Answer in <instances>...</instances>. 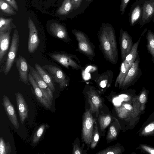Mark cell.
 <instances>
[{
	"label": "cell",
	"instance_id": "cell-1",
	"mask_svg": "<svg viewBox=\"0 0 154 154\" xmlns=\"http://www.w3.org/2000/svg\"><path fill=\"white\" fill-rule=\"evenodd\" d=\"M99 47L105 59L116 65L118 60V51L115 32L108 23H103L98 32Z\"/></svg>",
	"mask_w": 154,
	"mask_h": 154
},
{
	"label": "cell",
	"instance_id": "cell-2",
	"mask_svg": "<svg viewBox=\"0 0 154 154\" xmlns=\"http://www.w3.org/2000/svg\"><path fill=\"white\" fill-rule=\"evenodd\" d=\"M72 32L77 42L76 51L85 55L90 60L94 61L95 46L88 36L84 32L76 29H72Z\"/></svg>",
	"mask_w": 154,
	"mask_h": 154
},
{
	"label": "cell",
	"instance_id": "cell-3",
	"mask_svg": "<svg viewBox=\"0 0 154 154\" xmlns=\"http://www.w3.org/2000/svg\"><path fill=\"white\" fill-rule=\"evenodd\" d=\"M50 57L66 68L70 67L73 69L79 70L82 68L80 61L75 55L65 52L51 53Z\"/></svg>",
	"mask_w": 154,
	"mask_h": 154
},
{
	"label": "cell",
	"instance_id": "cell-4",
	"mask_svg": "<svg viewBox=\"0 0 154 154\" xmlns=\"http://www.w3.org/2000/svg\"><path fill=\"white\" fill-rule=\"evenodd\" d=\"M19 35L17 30L15 29L13 32L11 46L8 54L5 64L3 68V72L6 75L11 70L17 55L19 46Z\"/></svg>",
	"mask_w": 154,
	"mask_h": 154
},
{
	"label": "cell",
	"instance_id": "cell-5",
	"mask_svg": "<svg viewBox=\"0 0 154 154\" xmlns=\"http://www.w3.org/2000/svg\"><path fill=\"white\" fill-rule=\"evenodd\" d=\"M91 113L89 109H87L83 115L82 138L83 141L87 144L91 143L94 134V124L95 120Z\"/></svg>",
	"mask_w": 154,
	"mask_h": 154
},
{
	"label": "cell",
	"instance_id": "cell-6",
	"mask_svg": "<svg viewBox=\"0 0 154 154\" xmlns=\"http://www.w3.org/2000/svg\"><path fill=\"white\" fill-rule=\"evenodd\" d=\"M50 75L53 81L58 83L60 88L67 86L70 78L59 67L52 65H46L42 66Z\"/></svg>",
	"mask_w": 154,
	"mask_h": 154
},
{
	"label": "cell",
	"instance_id": "cell-7",
	"mask_svg": "<svg viewBox=\"0 0 154 154\" xmlns=\"http://www.w3.org/2000/svg\"><path fill=\"white\" fill-rule=\"evenodd\" d=\"M49 28L51 35L62 40L72 47L74 46V44L64 26L56 22H53L50 24Z\"/></svg>",
	"mask_w": 154,
	"mask_h": 154
},
{
	"label": "cell",
	"instance_id": "cell-8",
	"mask_svg": "<svg viewBox=\"0 0 154 154\" xmlns=\"http://www.w3.org/2000/svg\"><path fill=\"white\" fill-rule=\"evenodd\" d=\"M119 33L121 55L122 60L123 61L130 53L133 44L132 37L126 31L121 28Z\"/></svg>",
	"mask_w": 154,
	"mask_h": 154
},
{
	"label": "cell",
	"instance_id": "cell-9",
	"mask_svg": "<svg viewBox=\"0 0 154 154\" xmlns=\"http://www.w3.org/2000/svg\"><path fill=\"white\" fill-rule=\"evenodd\" d=\"M87 87L86 94L90 106L89 110L92 113H95L97 117L98 116L99 108L102 106V101L93 86L87 85Z\"/></svg>",
	"mask_w": 154,
	"mask_h": 154
},
{
	"label": "cell",
	"instance_id": "cell-10",
	"mask_svg": "<svg viewBox=\"0 0 154 154\" xmlns=\"http://www.w3.org/2000/svg\"><path fill=\"white\" fill-rule=\"evenodd\" d=\"M28 26L29 34L28 42V50L30 53H34L38 47L40 40L37 29L33 21L29 17Z\"/></svg>",
	"mask_w": 154,
	"mask_h": 154
},
{
	"label": "cell",
	"instance_id": "cell-11",
	"mask_svg": "<svg viewBox=\"0 0 154 154\" xmlns=\"http://www.w3.org/2000/svg\"><path fill=\"white\" fill-rule=\"evenodd\" d=\"M145 0H136L131 5L128 14L130 25L132 26L139 24L143 14V6Z\"/></svg>",
	"mask_w": 154,
	"mask_h": 154
},
{
	"label": "cell",
	"instance_id": "cell-12",
	"mask_svg": "<svg viewBox=\"0 0 154 154\" xmlns=\"http://www.w3.org/2000/svg\"><path fill=\"white\" fill-rule=\"evenodd\" d=\"M140 62V59L138 55L129 69L121 87L125 88L130 85L139 78L142 74Z\"/></svg>",
	"mask_w": 154,
	"mask_h": 154
},
{
	"label": "cell",
	"instance_id": "cell-13",
	"mask_svg": "<svg viewBox=\"0 0 154 154\" xmlns=\"http://www.w3.org/2000/svg\"><path fill=\"white\" fill-rule=\"evenodd\" d=\"M29 66L30 70L29 72L32 76L37 85L51 106L53 97L52 91L48 85L42 79L37 70L29 65Z\"/></svg>",
	"mask_w": 154,
	"mask_h": 154
},
{
	"label": "cell",
	"instance_id": "cell-14",
	"mask_svg": "<svg viewBox=\"0 0 154 154\" xmlns=\"http://www.w3.org/2000/svg\"><path fill=\"white\" fill-rule=\"evenodd\" d=\"M14 62L18 72L19 80L26 85H30L28 78L30 71L29 64L25 58L20 55L16 58Z\"/></svg>",
	"mask_w": 154,
	"mask_h": 154
},
{
	"label": "cell",
	"instance_id": "cell-15",
	"mask_svg": "<svg viewBox=\"0 0 154 154\" xmlns=\"http://www.w3.org/2000/svg\"><path fill=\"white\" fill-rule=\"evenodd\" d=\"M154 18V0H145L143 6L142 17L139 23L140 28Z\"/></svg>",
	"mask_w": 154,
	"mask_h": 154
},
{
	"label": "cell",
	"instance_id": "cell-16",
	"mask_svg": "<svg viewBox=\"0 0 154 154\" xmlns=\"http://www.w3.org/2000/svg\"><path fill=\"white\" fill-rule=\"evenodd\" d=\"M2 101L5 110L9 120L14 128L17 129L19 125L14 106L5 95L3 96Z\"/></svg>",
	"mask_w": 154,
	"mask_h": 154
},
{
	"label": "cell",
	"instance_id": "cell-17",
	"mask_svg": "<svg viewBox=\"0 0 154 154\" xmlns=\"http://www.w3.org/2000/svg\"><path fill=\"white\" fill-rule=\"evenodd\" d=\"M113 77L112 71L107 70L103 73L97 74L92 77V79L99 88H105L109 86L112 84Z\"/></svg>",
	"mask_w": 154,
	"mask_h": 154
},
{
	"label": "cell",
	"instance_id": "cell-18",
	"mask_svg": "<svg viewBox=\"0 0 154 154\" xmlns=\"http://www.w3.org/2000/svg\"><path fill=\"white\" fill-rule=\"evenodd\" d=\"M17 109L21 123L23 124L28 117V109L27 104L22 94L20 92L16 93Z\"/></svg>",
	"mask_w": 154,
	"mask_h": 154
},
{
	"label": "cell",
	"instance_id": "cell-19",
	"mask_svg": "<svg viewBox=\"0 0 154 154\" xmlns=\"http://www.w3.org/2000/svg\"><path fill=\"white\" fill-rule=\"evenodd\" d=\"M29 80L32 85L36 97L40 103L47 108H50L51 105L46 99L43 93L39 88L32 76L29 72L28 74Z\"/></svg>",
	"mask_w": 154,
	"mask_h": 154
},
{
	"label": "cell",
	"instance_id": "cell-20",
	"mask_svg": "<svg viewBox=\"0 0 154 154\" xmlns=\"http://www.w3.org/2000/svg\"><path fill=\"white\" fill-rule=\"evenodd\" d=\"M12 29L7 32H0V62H1L8 49Z\"/></svg>",
	"mask_w": 154,
	"mask_h": 154
},
{
	"label": "cell",
	"instance_id": "cell-21",
	"mask_svg": "<svg viewBox=\"0 0 154 154\" xmlns=\"http://www.w3.org/2000/svg\"><path fill=\"white\" fill-rule=\"evenodd\" d=\"M132 65L130 64L125 61L121 64L119 73L116 80L115 86L121 87L128 72Z\"/></svg>",
	"mask_w": 154,
	"mask_h": 154
},
{
	"label": "cell",
	"instance_id": "cell-22",
	"mask_svg": "<svg viewBox=\"0 0 154 154\" xmlns=\"http://www.w3.org/2000/svg\"><path fill=\"white\" fill-rule=\"evenodd\" d=\"M35 69L45 82L48 85L52 92L55 90L53 81L49 73L45 70V69L41 67L38 64L36 63L35 65Z\"/></svg>",
	"mask_w": 154,
	"mask_h": 154
},
{
	"label": "cell",
	"instance_id": "cell-23",
	"mask_svg": "<svg viewBox=\"0 0 154 154\" xmlns=\"http://www.w3.org/2000/svg\"><path fill=\"white\" fill-rule=\"evenodd\" d=\"M147 29L146 28L143 31L137 41L133 45L132 49L130 53L126 56L124 61L132 65L135 61L138 55L137 52V48L141 38L146 31Z\"/></svg>",
	"mask_w": 154,
	"mask_h": 154
},
{
	"label": "cell",
	"instance_id": "cell-24",
	"mask_svg": "<svg viewBox=\"0 0 154 154\" xmlns=\"http://www.w3.org/2000/svg\"><path fill=\"white\" fill-rule=\"evenodd\" d=\"M73 10L72 0H64L57 10V13L61 15H66Z\"/></svg>",
	"mask_w": 154,
	"mask_h": 154
},
{
	"label": "cell",
	"instance_id": "cell-25",
	"mask_svg": "<svg viewBox=\"0 0 154 154\" xmlns=\"http://www.w3.org/2000/svg\"><path fill=\"white\" fill-rule=\"evenodd\" d=\"M146 38L147 42V50L152 57H154V32L149 30Z\"/></svg>",
	"mask_w": 154,
	"mask_h": 154
},
{
	"label": "cell",
	"instance_id": "cell-26",
	"mask_svg": "<svg viewBox=\"0 0 154 154\" xmlns=\"http://www.w3.org/2000/svg\"><path fill=\"white\" fill-rule=\"evenodd\" d=\"M13 19L0 18V32H7L13 28Z\"/></svg>",
	"mask_w": 154,
	"mask_h": 154
},
{
	"label": "cell",
	"instance_id": "cell-27",
	"mask_svg": "<svg viewBox=\"0 0 154 154\" xmlns=\"http://www.w3.org/2000/svg\"><path fill=\"white\" fill-rule=\"evenodd\" d=\"M12 7L11 5L5 1L0 0V9L2 12L8 14H16L17 13Z\"/></svg>",
	"mask_w": 154,
	"mask_h": 154
},
{
	"label": "cell",
	"instance_id": "cell-28",
	"mask_svg": "<svg viewBox=\"0 0 154 154\" xmlns=\"http://www.w3.org/2000/svg\"><path fill=\"white\" fill-rule=\"evenodd\" d=\"M111 120V117L109 115L100 116L98 118V121L101 129L104 130L109 125Z\"/></svg>",
	"mask_w": 154,
	"mask_h": 154
},
{
	"label": "cell",
	"instance_id": "cell-29",
	"mask_svg": "<svg viewBox=\"0 0 154 154\" xmlns=\"http://www.w3.org/2000/svg\"><path fill=\"white\" fill-rule=\"evenodd\" d=\"M45 126V125L44 124L42 125L38 128L32 138V143L33 144L37 143L39 141L44 133Z\"/></svg>",
	"mask_w": 154,
	"mask_h": 154
},
{
	"label": "cell",
	"instance_id": "cell-30",
	"mask_svg": "<svg viewBox=\"0 0 154 154\" xmlns=\"http://www.w3.org/2000/svg\"><path fill=\"white\" fill-rule=\"evenodd\" d=\"M11 152V148L9 143H6L3 137H1L0 139V154H10Z\"/></svg>",
	"mask_w": 154,
	"mask_h": 154
},
{
	"label": "cell",
	"instance_id": "cell-31",
	"mask_svg": "<svg viewBox=\"0 0 154 154\" xmlns=\"http://www.w3.org/2000/svg\"><path fill=\"white\" fill-rule=\"evenodd\" d=\"M99 134L98 129L97 122L95 123L94 134L93 137L92 141L91 143V147L92 149L94 148L99 140Z\"/></svg>",
	"mask_w": 154,
	"mask_h": 154
},
{
	"label": "cell",
	"instance_id": "cell-32",
	"mask_svg": "<svg viewBox=\"0 0 154 154\" xmlns=\"http://www.w3.org/2000/svg\"><path fill=\"white\" fill-rule=\"evenodd\" d=\"M120 149L118 147H108L97 153V154H119L121 152Z\"/></svg>",
	"mask_w": 154,
	"mask_h": 154
},
{
	"label": "cell",
	"instance_id": "cell-33",
	"mask_svg": "<svg viewBox=\"0 0 154 154\" xmlns=\"http://www.w3.org/2000/svg\"><path fill=\"white\" fill-rule=\"evenodd\" d=\"M117 132L115 127L113 125L110 126L107 135V139L108 140H112L117 137Z\"/></svg>",
	"mask_w": 154,
	"mask_h": 154
},
{
	"label": "cell",
	"instance_id": "cell-34",
	"mask_svg": "<svg viewBox=\"0 0 154 154\" xmlns=\"http://www.w3.org/2000/svg\"><path fill=\"white\" fill-rule=\"evenodd\" d=\"M130 1V0H121L120 11L122 15L124 14L127 6Z\"/></svg>",
	"mask_w": 154,
	"mask_h": 154
},
{
	"label": "cell",
	"instance_id": "cell-35",
	"mask_svg": "<svg viewBox=\"0 0 154 154\" xmlns=\"http://www.w3.org/2000/svg\"><path fill=\"white\" fill-rule=\"evenodd\" d=\"M83 0H72L73 10H77L80 8Z\"/></svg>",
	"mask_w": 154,
	"mask_h": 154
},
{
	"label": "cell",
	"instance_id": "cell-36",
	"mask_svg": "<svg viewBox=\"0 0 154 154\" xmlns=\"http://www.w3.org/2000/svg\"><path fill=\"white\" fill-rule=\"evenodd\" d=\"M11 5L15 10L19 11L17 4L15 0H3Z\"/></svg>",
	"mask_w": 154,
	"mask_h": 154
},
{
	"label": "cell",
	"instance_id": "cell-37",
	"mask_svg": "<svg viewBox=\"0 0 154 154\" xmlns=\"http://www.w3.org/2000/svg\"><path fill=\"white\" fill-rule=\"evenodd\" d=\"M154 130V123H151L147 125L145 128L144 132L145 133H148Z\"/></svg>",
	"mask_w": 154,
	"mask_h": 154
},
{
	"label": "cell",
	"instance_id": "cell-38",
	"mask_svg": "<svg viewBox=\"0 0 154 154\" xmlns=\"http://www.w3.org/2000/svg\"><path fill=\"white\" fill-rule=\"evenodd\" d=\"M73 154H82V153L81 149L77 145H73Z\"/></svg>",
	"mask_w": 154,
	"mask_h": 154
},
{
	"label": "cell",
	"instance_id": "cell-39",
	"mask_svg": "<svg viewBox=\"0 0 154 154\" xmlns=\"http://www.w3.org/2000/svg\"><path fill=\"white\" fill-rule=\"evenodd\" d=\"M142 147L149 153L152 154H154V149L144 145L142 146Z\"/></svg>",
	"mask_w": 154,
	"mask_h": 154
},
{
	"label": "cell",
	"instance_id": "cell-40",
	"mask_svg": "<svg viewBox=\"0 0 154 154\" xmlns=\"http://www.w3.org/2000/svg\"><path fill=\"white\" fill-rule=\"evenodd\" d=\"M146 96L144 92H143L140 95L139 97L140 101L142 103H144L146 100Z\"/></svg>",
	"mask_w": 154,
	"mask_h": 154
},
{
	"label": "cell",
	"instance_id": "cell-41",
	"mask_svg": "<svg viewBox=\"0 0 154 154\" xmlns=\"http://www.w3.org/2000/svg\"><path fill=\"white\" fill-rule=\"evenodd\" d=\"M124 106L126 109L128 110H131L132 109V106L130 104L128 103L124 104Z\"/></svg>",
	"mask_w": 154,
	"mask_h": 154
},
{
	"label": "cell",
	"instance_id": "cell-42",
	"mask_svg": "<svg viewBox=\"0 0 154 154\" xmlns=\"http://www.w3.org/2000/svg\"><path fill=\"white\" fill-rule=\"evenodd\" d=\"M94 0H86V1L88 2H91L92 1H93Z\"/></svg>",
	"mask_w": 154,
	"mask_h": 154
},
{
	"label": "cell",
	"instance_id": "cell-43",
	"mask_svg": "<svg viewBox=\"0 0 154 154\" xmlns=\"http://www.w3.org/2000/svg\"><path fill=\"white\" fill-rule=\"evenodd\" d=\"M154 24V18L152 20Z\"/></svg>",
	"mask_w": 154,
	"mask_h": 154
}]
</instances>
